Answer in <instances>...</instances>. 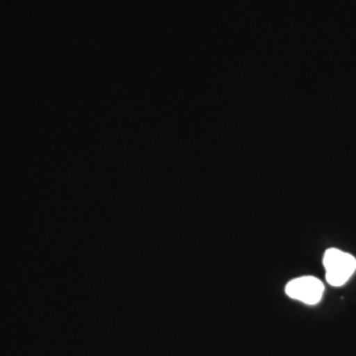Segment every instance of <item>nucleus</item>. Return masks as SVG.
I'll return each instance as SVG.
<instances>
[{"label":"nucleus","mask_w":356,"mask_h":356,"mask_svg":"<svg viewBox=\"0 0 356 356\" xmlns=\"http://www.w3.org/2000/svg\"><path fill=\"white\" fill-rule=\"evenodd\" d=\"M326 280L331 286H342L351 279L356 270V259L351 254L338 248H329L323 254Z\"/></svg>","instance_id":"f257e3e1"},{"label":"nucleus","mask_w":356,"mask_h":356,"mask_svg":"<svg viewBox=\"0 0 356 356\" xmlns=\"http://www.w3.org/2000/svg\"><path fill=\"white\" fill-rule=\"evenodd\" d=\"M325 292L323 282L314 276H302L289 281L285 293L292 298L306 305H317Z\"/></svg>","instance_id":"f03ea898"}]
</instances>
